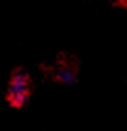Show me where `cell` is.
<instances>
[{
  "instance_id": "obj_1",
  "label": "cell",
  "mask_w": 127,
  "mask_h": 131,
  "mask_svg": "<svg viewBox=\"0 0 127 131\" xmlns=\"http://www.w3.org/2000/svg\"><path fill=\"white\" fill-rule=\"evenodd\" d=\"M28 99V78L25 73L17 72L9 85V102L14 107H22Z\"/></svg>"
},
{
  "instance_id": "obj_2",
  "label": "cell",
  "mask_w": 127,
  "mask_h": 131,
  "mask_svg": "<svg viewBox=\"0 0 127 131\" xmlns=\"http://www.w3.org/2000/svg\"><path fill=\"white\" fill-rule=\"evenodd\" d=\"M58 79L63 81V82H72L74 81V73L67 69H61L58 72Z\"/></svg>"
}]
</instances>
